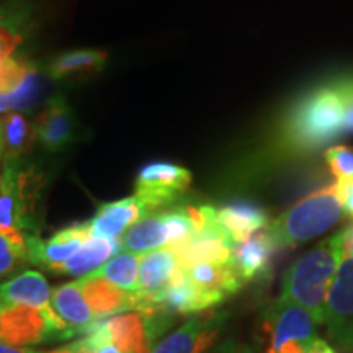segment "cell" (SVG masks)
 I'll return each mask as SVG.
<instances>
[{
  "mask_svg": "<svg viewBox=\"0 0 353 353\" xmlns=\"http://www.w3.org/2000/svg\"><path fill=\"white\" fill-rule=\"evenodd\" d=\"M343 255L345 231H341L291 265L283 278L280 298L303 306L314 317L317 325L322 324L325 299Z\"/></svg>",
  "mask_w": 353,
  "mask_h": 353,
  "instance_id": "6da1fadb",
  "label": "cell"
},
{
  "mask_svg": "<svg viewBox=\"0 0 353 353\" xmlns=\"http://www.w3.org/2000/svg\"><path fill=\"white\" fill-rule=\"evenodd\" d=\"M342 134H345V105L335 82L304 95L285 123L286 144L296 151H314Z\"/></svg>",
  "mask_w": 353,
  "mask_h": 353,
  "instance_id": "7a4b0ae2",
  "label": "cell"
},
{
  "mask_svg": "<svg viewBox=\"0 0 353 353\" xmlns=\"http://www.w3.org/2000/svg\"><path fill=\"white\" fill-rule=\"evenodd\" d=\"M343 214L337 183L311 193L267 226L275 249L293 247L321 236L339 223Z\"/></svg>",
  "mask_w": 353,
  "mask_h": 353,
  "instance_id": "3957f363",
  "label": "cell"
},
{
  "mask_svg": "<svg viewBox=\"0 0 353 353\" xmlns=\"http://www.w3.org/2000/svg\"><path fill=\"white\" fill-rule=\"evenodd\" d=\"M260 332L263 353H309L319 339L314 317L285 298H278L263 312Z\"/></svg>",
  "mask_w": 353,
  "mask_h": 353,
  "instance_id": "277c9868",
  "label": "cell"
},
{
  "mask_svg": "<svg viewBox=\"0 0 353 353\" xmlns=\"http://www.w3.org/2000/svg\"><path fill=\"white\" fill-rule=\"evenodd\" d=\"M38 195V175L17 161H7L0 175V232L17 236L34 229L32 211Z\"/></svg>",
  "mask_w": 353,
  "mask_h": 353,
  "instance_id": "5b68a950",
  "label": "cell"
},
{
  "mask_svg": "<svg viewBox=\"0 0 353 353\" xmlns=\"http://www.w3.org/2000/svg\"><path fill=\"white\" fill-rule=\"evenodd\" d=\"M113 345L123 353H151L154 341L170 324V314L161 304L120 312L103 319Z\"/></svg>",
  "mask_w": 353,
  "mask_h": 353,
  "instance_id": "8992f818",
  "label": "cell"
},
{
  "mask_svg": "<svg viewBox=\"0 0 353 353\" xmlns=\"http://www.w3.org/2000/svg\"><path fill=\"white\" fill-rule=\"evenodd\" d=\"M324 322L329 337L342 350H353V255H343L327 299Z\"/></svg>",
  "mask_w": 353,
  "mask_h": 353,
  "instance_id": "52a82bcc",
  "label": "cell"
},
{
  "mask_svg": "<svg viewBox=\"0 0 353 353\" xmlns=\"http://www.w3.org/2000/svg\"><path fill=\"white\" fill-rule=\"evenodd\" d=\"M192 183V174L183 167L167 162L145 165L136 179V195L148 210L157 213L179 200Z\"/></svg>",
  "mask_w": 353,
  "mask_h": 353,
  "instance_id": "ba28073f",
  "label": "cell"
},
{
  "mask_svg": "<svg viewBox=\"0 0 353 353\" xmlns=\"http://www.w3.org/2000/svg\"><path fill=\"white\" fill-rule=\"evenodd\" d=\"M57 335L39 309L0 303V341L17 348H30L56 341Z\"/></svg>",
  "mask_w": 353,
  "mask_h": 353,
  "instance_id": "9c48e42d",
  "label": "cell"
},
{
  "mask_svg": "<svg viewBox=\"0 0 353 353\" xmlns=\"http://www.w3.org/2000/svg\"><path fill=\"white\" fill-rule=\"evenodd\" d=\"M0 303H15L37 307L46 317L48 324L54 330L57 339L74 337L65 322L52 309L51 288L46 278L39 272L26 270L0 285Z\"/></svg>",
  "mask_w": 353,
  "mask_h": 353,
  "instance_id": "30bf717a",
  "label": "cell"
},
{
  "mask_svg": "<svg viewBox=\"0 0 353 353\" xmlns=\"http://www.w3.org/2000/svg\"><path fill=\"white\" fill-rule=\"evenodd\" d=\"M221 314H201L165 335L151 353H208L223 329Z\"/></svg>",
  "mask_w": 353,
  "mask_h": 353,
  "instance_id": "8fae6325",
  "label": "cell"
},
{
  "mask_svg": "<svg viewBox=\"0 0 353 353\" xmlns=\"http://www.w3.org/2000/svg\"><path fill=\"white\" fill-rule=\"evenodd\" d=\"M90 237L88 223L65 228L46 241L26 234V257L30 262L52 270L57 265L68 262L70 257H74Z\"/></svg>",
  "mask_w": 353,
  "mask_h": 353,
  "instance_id": "7c38bea8",
  "label": "cell"
},
{
  "mask_svg": "<svg viewBox=\"0 0 353 353\" xmlns=\"http://www.w3.org/2000/svg\"><path fill=\"white\" fill-rule=\"evenodd\" d=\"M179 270V257L170 247L141 255L138 270V311L157 306L159 296L164 293Z\"/></svg>",
  "mask_w": 353,
  "mask_h": 353,
  "instance_id": "4fadbf2b",
  "label": "cell"
},
{
  "mask_svg": "<svg viewBox=\"0 0 353 353\" xmlns=\"http://www.w3.org/2000/svg\"><path fill=\"white\" fill-rule=\"evenodd\" d=\"M79 285L97 321L139 307L138 291L130 293L94 273L79 278Z\"/></svg>",
  "mask_w": 353,
  "mask_h": 353,
  "instance_id": "5bb4252c",
  "label": "cell"
},
{
  "mask_svg": "<svg viewBox=\"0 0 353 353\" xmlns=\"http://www.w3.org/2000/svg\"><path fill=\"white\" fill-rule=\"evenodd\" d=\"M148 214V210L138 196L107 203V205H101L94 218L88 221L90 236L120 239L132 224H136Z\"/></svg>",
  "mask_w": 353,
  "mask_h": 353,
  "instance_id": "9a60e30c",
  "label": "cell"
},
{
  "mask_svg": "<svg viewBox=\"0 0 353 353\" xmlns=\"http://www.w3.org/2000/svg\"><path fill=\"white\" fill-rule=\"evenodd\" d=\"M224 298L218 294L203 291L201 288L190 280L187 272L180 268L170 281V285L159 296V304L165 309L169 314H192V312H201L211 309L216 304L223 303Z\"/></svg>",
  "mask_w": 353,
  "mask_h": 353,
  "instance_id": "2e32d148",
  "label": "cell"
},
{
  "mask_svg": "<svg viewBox=\"0 0 353 353\" xmlns=\"http://www.w3.org/2000/svg\"><path fill=\"white\" fill-rule=\"evenodd\" d=\"M273 250H275V245L267 232L254 234L247 241L232 247L229 263L242 283H247L267 273Z\"/></svg>",
  "mask_w": 353,
  "mask_h": 353,
  "instance_id": "e0dca14e",
  "label": "cell"
},
{
  "mask_svg": "<svg viewBox=\"0 0 353 353\" xmlns=\"http://www.w3.org/2000/svg\"><path fill=\"white\" fill-rule=\"evenodd\" d=\"M121 252L144 255L152 250L170 247V234L167 226L165 211L151 213L132 224L120 237Z\"/></svg>",
  "mask_w": 353,
  "mask_h": 353,
  "instance_id": "ac0fdd59",
  "label": "cell"
},
{
  "mask_svg": "<svg viewBox=\"0 0 353 353\" xmlns=\"http://www.w3.org/2000/svg\"><path fill=\"white\" fill-rule=\"evenodd\" d=\"M51 306L74 335L88 332L97 324V319L83 298L79 280L52 290Z\"/></svg>",
  "mask_w": 353,
  "mask_h": 353,
  "instance_id": "d6986e66",
  "label": "cell"
},
{
  "mask_svg": "<svg viewBox=\"0 0 353 353\" xmlns=\"http://www.w3.org/2000/svg\"><path fill=\"white\" fill-rule=\"evenodd\" d=\"M37 134L39 143L51 152L65 148L74 139V117L63 99L50 101L38 120Z\"/></svg>",
  "mask_w": 353,
  "mask_h": 353,
  "instance_id": "ffe728a7",
  "label": "cell"
},
{
  "mask_svg": "<svg viewBox=\"0 0 353 353\" xmlns=\"http://www.w3.org/2000/svg\"><path fill=\"white\" fill-rule=\"evenodd\" d=\"M214 218L234 245L268 226L267 213L252 205H228L214 208Z\"/></svg>",
  "mask_w": 353,
  "mask_h": 353,
  "instance_id": "44dd1931",
  "label": "cell"
},
{
  "mask_svg": "<svg viewBox=\"0 0 353 353\" xmlns=\"http://www.w3.org/2000/svg\"><path fill=\"white\" fill-rule=\"evenodd\" d=\"M120 252V239L90 237L74 257H70L68 262L57 265L52 268V272L82 278L99 270L101 265H105L110 259H113Z\"/></svg>",
  "mask_w": 353,
  "mask_h": 353,
  "instance_id": "7402d4cb",
  "label": "cell"
},
{
  "mask_svg": "<svg viewBox=\"0 0 353 353\" xmlns=\"http://www.w3.org/2000/svg\"><path fill=\"white\" fill-rule=\"evenodd\" d=\"M185 272L198 288L224 299L244 286L229 262H200L185 268Z\"/></svg>",
  "mask_w": 353,
  "mask_h": 353,
  "instance_id": "603a6c76",
  "label": "cell"
},
{
  "mask_svg": "<svg viewBox=\"0 0 353 353\" xmlns=\"http://www.w3.org/2000/svg\"><path fill=\"white\" fill-rule=\"evenodd\" d=\"M141 255L132 252H120L110 259L107 263L101 265L94 275L105 278L110 283L117 285L118 288L136 293L138 291V270H139Z\"/></svg>",
  "mask_w": 353,
  "mask_h": 353,
  "instance_id": "cb8c5ba5",
  "label": "cell"
},
{
  "mask_svg": "<svg viewBox=\"0 0 353 353\" xmlns=\"http://www.w3.org/2000/svg\"><path fill=\"white\" fill-rule=\"evenodd\" d=\"M107 63V52L100 50H81L61 54L52 61L50 76L52 79H64L81 72H95Z\"/></svg>",
  "mask_w": 353,
  "mask_h": 353,
  "instance_id": "d4e9b609",
  "label": "cell"
},
{
  "mask_svg": "<svg viewBox=\"0 0 353 353\" xmlns=\"http://www.w3.org/2000/svg\"><path fill=\"white\" fill-rule=\"evenodd\" d=\"M32 141V128L20 113H8L2 123V152L7 161H17Z\"/></svg>",
  "mask_w": 353,
  "mask_h": 353,
  "instance_id": "484cf974",
  "label": "cell"
},
{
  "mask_svg": "<svg viewBox=\"0 0 353 353\" xmlns=\"http://www.w3.org/2000/svg\"><path fill=\"white\" fill-rule=\"evenodd\" d=\"M41 81H39L38 72L34 69L28 74L25 82L17 88L15 92L8 95H0V112H8V110H23L32 107L38 100L39 92H41Z\"/></svg>",
  "mask_w": 353,
  "mask_h": 353,
  "instance_id": "4316f807",
  "label": "cell"
},
{
  "mask_svg": "<svg viewBox=\"0 0 353 353\" xmlns=\"http://www.w3.org/2000/svg\"><path fill=\"white\" fill-rule=\"evenodd\" d=\"M26 234H10L0 232V276L6 275L26 257Z\"/></svg>",
  "mask_w": 353,
  "mask_h": 353,
  "instance_id": "83f0119b",
  "label": "cell"
},
{
  "mask_svg": "<svg viewBox=\"0 0 353 353\" xmlns=\"http://www.w3.org/2000/svg\"><path fill=\"white\" fill-rule=\"evenodd\" d=\"M32 70V65L23 61L13 59V57L0 59V95H8L15 92Z\"/></svg>",
  "mask_w": 353,
  "mask_h": 353,
  "instance_id": "f1b7e54d",
  "label": "cell"
},
{
  "mask_svg": "<svg viewBox=\"0 0 353 353\" xmlns=\"http://www.w3.org/2000/svg\"><path fill=\"white\" fill-rule=\"evenodd\" d=\"M325 161L339 180L353 179V149L345 145H334L325 151Z\"/></svg>",
  "mask_w": 353,
  "mask_h": 353,
  "instance_id": "f546056e",
  "label": "cell"
},
{
  "mask_svg": "<svg viewBox=\"0 0 353 353\" xmlns=\"http://www.w3.org/2000/svg\"><path fill=\"white\" fill-rule=\"evenodd\" d=\"M81 343L90 353H123L113 345L103 321H97V324L88 330L85 337L81 339Z\"/></svg>",
  "mask_w": 353,
  "mask_h": 353,
  "instance_id": "4dcf8cb0",
  "label": "cell"
},
{
  "mask_svg": "<svg viewBox=\"0 0 353 353\" xmlns=\"http://www.w3.org/2000/svg\"><path fill=\"white\" fill-rule=\"evenodd\" d=\"M345 105V132H353V77L335 81Z\"/></svg>",
  "mask_w": 353,
  "mask_h": 353,
  "instance_id": "1f68e13d",
  "label": "cell"
},
{
  "mask_svg": "<svg viewBox=\"0 0 353 353\" xmlns=\"http://www.w3.org/2000/svg\"><path fill=\"white\" fill-rule=\"evenodd\" d=\"M337 192L341 196L342 208L353 218V179L337 180Z\"/></svg>",
  "mask_w": 353,
  "mask_h": 353,
  "instance_id": "d6a6232c",
  "label": "cell"
},
{
  "mask_svg": "<svg viewBox=\"0 0 353 353\" xmlns=\"http://www.w3.org/2000/svg\"><path fill=\"white\" fill-rule=\"evenodd\" d=\"M213 353H255L252 348L245 347V345H239V343L229 341V342H224L221 343V345L216 348Z\"/></svg>",
  "mask_w": 353,
  "mask_h": 353,
  "instance_id": "836d02e7",
  "label": "cell"
},
{
  "mask_svg": "<svg viewBox=\"0 0 353 353\" xmlns=\"http://www.w3.org/2000/svg\"><path fill=\"white\" fill-rule=\"evenodd\" d=\"M309 353H335V352L327 342H324L322 339H317V341L312 343V347H311V350H309Z\"/></svg>",
  "mask_w": 353,
  "mask_h": 353,
  "instance_id": "e575fe53",
  "label": "cell"
},
{
  "mask_svg": "<svg viewBox=\"0 0 353 353\" xmlns=\"http://www.w3.org/2000/svg\"><path fill=\"white\" fill-rule=\"evenodd\" d=\"M0 353H43V352H37L33 348H17L12 345H7L0 341Z\"/></svg>",
  "mask_w": 353,
  "mask_h": 353,
  "instance_id": "d590c367",
  "label": "cell"
},
{
  "mask_svg": "<svg viewBox=\"0 0 353 353\" xmlns=\"http://www.w3.org/2000/svg\"><path fill=\"white\" fill-rule=\"evenodd\" d=\"M345 254L353 255V226L345 229Z\"/></svg>",
  "mask_w": 353,
  "mask_h": 353,
  "instance_id": "8d00e7d4",
  "label": "cell"
},
{
  "mask_svg": "<svg viewBox=\"0 0 353 353\" xmlns=\"http://www.w3.org/2000/svg\"><path fill=\"white\" fill-rule=\"evenodd\" d=\"M20 6H17V3H0V20L3 19V17H7L8 13L15 10V8H19Z\"/></svg>",
  "mask_w": 353,
  "mask_h": 353,
  "instance_id": "74e56055",
  "label": "cell"
},
{
  "mask_svg": "<svg viewBox=\"0 0 353 353\" xmlns=\"http://www.w3.org/2000/svg\"><path fill=\"white\" fill-rule=\"evenodd\" d=\"M77 347H79V341L69 343V345H65V347H63V348H57V350L43 352V353H74V352H76Z\"/></svg>",
  "mask_w": 353,
  "mask_h": 353,
  "instance_id": "f35d334b",
  "label": "cell"
},
{
  "mask_svg": "<svg viewBox=\"0 0 353 353\" xmlns=\"http://www.w3.org/2000/svg\"><path fill=\"white\" fill-rule=\"evenodd\" d=\"M74 353H90V352H88L87 348H83V347H82V343H81V341H79V347L76 348V352H74Z\"/></svg>",
  "mask_w": 353,
  "mask_h": 353,
  "instance_id": "ab89813d",
  "label": "cell"
},
{
  "mask_svg": "<svg viewBox=\"0 0 353 353\" xmlns=\"http://www.w3.org/2000/svg\"><path fill=\"white\" fill-rule=\"evenodd\" d=\"M0 152H2V123H0Z\"/></svg>",
  "mask_w": 353,
  "mask_h": 353,
  "instance_id": "60d3db41",
  "label": "cell"
}]
</instances>
